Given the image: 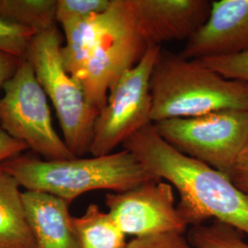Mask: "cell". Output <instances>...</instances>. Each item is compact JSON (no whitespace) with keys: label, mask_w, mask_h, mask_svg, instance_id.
<instances>
[{"label":"cell","mask_w":248,"mask_h":248,"mask_svg":"<svg viewBox=\"0 0 248 248\" xmlns=\"http://www.w3.org/2000/svg\"><path fill=\"white\" fill-rule=\"evenodd\" d=\"M147 48L129 0H113L100 15L97 39L81 81L89 104L98 112L106 105L112 86L140 62Z\"/></svg>","instance_id":"obj_7"},{"label":"cell","mask_w":248,"mask_h":248,"mask_svg":"<svg viewBox=\"0 0 248 248\" xmlns=\"http://www.w3.org/2000/svg\"></svg>","instance_id":"obj_25"},{"label":"cell","mask_w":248,"mask_h":248,"mask_svg":"<svg viewBox=\"0 0 248 248\" xmlns=\"http://www.w3.org/2000/svg\"><path fill=\"white\" fill-rule=\"evenodd\" d=\"M123 146L154 176L177 188V212L187 225H201L214 218L248 234V195L230 177L172 147L153 124L134 133Z\"/></svg>","instance_id":"obj_1"},{"label":"cell","mask_w":248,"mask_h":248,"mask_svg":"<svg viewBox=\"0 0 248 248\" xmlns=\"http://www.w3.org/2000/svg\"><path fill=\"white\" fill-rule=\"evenodd\" d=\"M152 124L221 110L248 111V86L161 47L150 81Z\"/></svg>","instance_id":"obj_3"},{"label":"cell","mask_w":248,"mask_h":248,"mask_svg":"<svg viewBox=\"0 0 248 248\" xmlns=\"http://www.w3.org/2000/svg\"><path fill=\"white\" fill-rule=\"evenodd\" d=\"M108 214L124 234L144 237L186 231L175 205L173 187L162 179L145 182L124 192L107 194Z\"/></svg>","instance_id":"obj_9"},{"label":"cell","mask_w":248,"mask_h":248,"mask_svg":"<svg viewBox=\"0 0 248 248\" xmlns=\"http://www.w3.org/2000/svg\"><path fill=\"white\" fill-rule=\"evenodd\" d=\"M113 0H56L55 19L62 24L67 21L89 18L106 12Z\"/></svg>","instance_id":"obj_19"},{"label":"cell","mask_w":248,"mask_h":248,"mask_svg":"<svg viewBox=\"0 0 248 248\" xmlns=\"http://www.w3.org/2000/svg\"><path fill=\"white\" fill-rule=\"evenodd\" d=\"M22 60L24 59L0 53V90L3 88V85L13 76Z\"/></svg>","instance_id":"obj_24"},{"label":"cell","mask_w":248,"mask_h":248,"mask_svg":"<svg viewBox=\"0 0 248 248\" xmlns=\"http://www.w3.org/2000/svg\"><path fill=\"white\" fill-rule=\"evenodd\" d=\"M187 239L194 248H248L241 231L217 220L210 225L193 226Z\"/></svg>","instance_id":"obj_17"},{"label":"cell","mask_w":248,"mask_h":248,"mask_svg":"<svg viewBox=\"0 0 248 248\" xmlns=\"http://www.w3.org/2000/svg\"><path fill=\"white\" fill-rule=\"evenodd\" d=\"M0 98V126L44 160L75 158L53 126L47 96L26 59L3 85Z\"/></svg>","instance_id":"obj_6"},{"label":"cell","mask_w":248,"mask_h":248,"mask_svg":"<svg viewBox=\"0 0 248 248\" xmlns=\"http://www.w3.org/2000/svg\"><path fill=\"white\" fill-rule=\"evenodd\" d=\"M62 41L57 26L38 32L29 47L26 60L52 101L63 141L76 157H82L89 153L99 112L89 104L82 85L65 70Z\"/></svg>","instance_id":"obj_4"},{"label":"cell","mask_w":248,"mask_h":248,"mask_svg":"<svg viewBox=\"0 0 248 248\" xmlns=\"http://www.w3.org/2000/svg\"><path fill=\"white\" fill-rule=\"evenodd\" d=\"M18 180L0 167V248H38Z\"/></svg>","instance_id":"obj_13"},{"label":"cell","mask_w":248,"mask_h":248,"mask_svg":"<svg viewBox=\"0 0 248 248\" xmlns=\"http://www.w3.org/2000/svg\"><path fill=\"white\" fill-rule=\"evenodd\" d=\"M226 78L237 80L248 86V50L243 53L195 60Z\"/></svg>","instance_id":"obj_20"},{"label":"cell","mask_w":248,"mask_h":248,"mask_svg":"<svg viewBox=\"0 0 248 248\" xmlns=\"http://www.w3.org/2000/svg\"><path fill=\"white\" fill-rule=\"evenodd\" d=\"M73 229L78 248H124L125 234L108 213L90 204L80 217H73Z\"/></svg>","instance_id":"obj_15"},{"label":"cell","mask_w":248,"mask_h":248,"mask_svg":"<svg viewBox=\"0 0 248 248\" xmlns=\"http://www.w3.org/2000/svg\"><path fill=\"white\" fill-rule=\"evenodd\" d=\"M230 179L237 188L248 194V144L232 169Z\"/></svg>","instance_id":"obj_23"},{"label":"cell","mask_w":248,"mask_h":248,"mask_svg":"<svg viewBox=\"0 0 248 248\" xmlns=\"http://www.w3.org/2000/svg\"><path fill=\"white\" fill-rule=\"evenodd\" d=\"M29 149L24 142L16 140L0 126V166L6 161L18 156Z\"/></svg>","instance_id":"obj_22"},{"label":"cell","mask_w":248,"mask_h":248,"mask_svg":"<svg viewBox=\"0 0 248 248\" xmlns=\"http://www.w3.org/2000/svg\"><path fill=\"white\" fill-rule=\"evenodd\" d=\"M136 27L149 46L188 40L209 18L208 0H129Z\"/></svg>","instance_id":"obj_10"},{"label":"cell","mask_w":248,"mask_h":248,"mask_svg":"<svg viewBox=\"0 0 248 248\" xmlns=\"http://www.w3.org/2000/svg\"><path fill=\"white\" fill-rule=\"evenodd\" d=\"M124 248H194L183 234L177 232L136 237Z\"/></svg>","instance_id":"obj_21"},{"label":"cell","mask_w":248,"mask_h":248,"mask_svg":"<svg viewBox=\"0 0 248 248\" xmlns=\"http://www.w3.org/2000/svg\"><path fill=\"white\" fill-rule=\"evenodd\" d=\"M56 0H0V18L41 32L56 26Z\"/></svg>","instance_id":"obj_16"},{"label":"cell","mask_w":248,"mask_h":248,"mask_svg":"<svg viewBox=\"0 0 248 248\" xmlns=\"http://www.w3.org/2000/svg\"><path fill=\"white\" fill-rule=\"evenodd\" d=\"M172 147L230 177L248 144V111L221 110L153 124Z\"/></svg>","instance_id":"obj_5"},{"label":"cell","mask_w":248,"mask_h":248,"mask_svg":"<svg viewBox=\"0 0 248 248\" xmlns=\"http://www.w3.org/2000/svg\"><path fill=\"white\" fill-rule=\"evenodd\" d=\"M248 50V0H219L212 1L207 21L186 40L178 56L201 60Z\"/></svg>","instance_id":"obj_11"},{"label":"cell","mask_w":248,"mask_h":248,"mask_svg":"<svg viewBox=\"0 0 248 248\" xmlns=\"http://www.w3.org/2000/svg\"><path fill=\"white\" fill-rule=\"evenodd\" d=\"M22 201L37 248H78L68 202L37 190L22 192Z\"/></svg>","instance_id":"obj_12"},{"label":"cell","mask_w":248,"mask_h":248,"mask_svg":"<svg viewBox=\"0 0 248 248\" xmlns=\"http://www.w3.org/2000/svg\"><path fill=\"white\" fill-rule=\"evenodd\" d=\"M27 190L56 196L68 203L92 190L124 192L145 182L159 179L130 151L90 158L47 161L17 156L0 166Z\"/></svg>","instance_id":"obj_2"},{"label":"cell","mask_w":248,"mask_h":248,"mask_svg":"<svg viewBox=\"0 0 248 248\" xmlns=\"http://www.w3.org/2000/svg\"><path fill=\"white\" fill-rule=\"evenodd\" d=\"M161 46H149L142 59L108 91L105 107L94 126L89 153L100 156L113 153L134 133L152 124L150 81Z\"/></svg>","instance_id":"obj_8"},{"label":"cell","mask_w":248,"mask_h":248,"mask_svg":"<svg viewBox=\"0 0 248 248\" xmlns=\"http://www.w3.org/2000/svg\"><path fill=\"white\" fill-rule=\"evenodd\" d=\"M100 15L61 24L65 37V45L61 49L63 66L80 84L97 39Z\"/></svg>","instance_id":"obj_14"},{"label":"cell","mask_w":248,"mask_h":248,"mask_svg":"<svg viewBox=\"0 0 248 248\" xmlns=\"http://www.w3.org/2000/svg\"><path fill=\"white\" fill-rule=\"evenodd\" d=\"M38 31L0 18V53L26 59L32 39Z\"/></svg>","instance_id":"obj_18"}]
</instances>
